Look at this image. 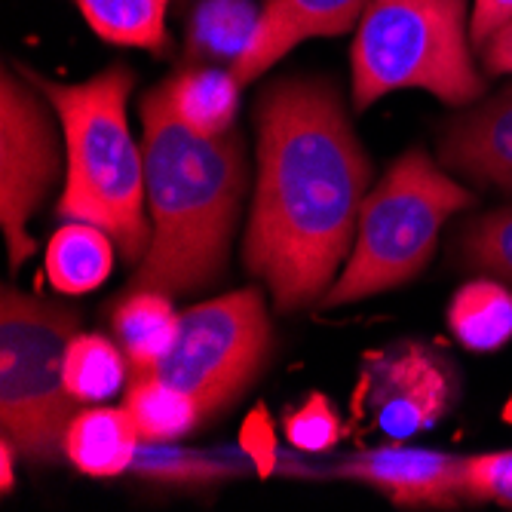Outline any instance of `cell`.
<instances>
[{"mask_svg":"<svg viewBox=\"0 0 512 512\" xmlns=\"http://www.w3.org/2000/svg\"><path fill=\"white\" fill-rule=\"evenodd\" d=\"M258 181L243 240L246 270L279 313L319 304L347 264L371 160L325 77H279L255 102Z\"/></svg>","mask_w":512,"mask_h":512,"instance_id":"1","label":"cell"},{"mask_svg":"<svg viewBox=\"0 0 512 512\" xmlns=\"http://www.w3.org/2000/svg\"><path fill=\"white\" fill-rule=\"evenodd\" d=\"M151 246L129 286L169 298L194 295L227 270L230 243L249 188L243 132L203 138L184 126L163 86L142 99Z\"/></svg>","mask_w":512,"mask_h":512,"instance_id":"2","label":"cell"},{"mask_svg":"<svg viewBox=\"0 0 512 512\" xmlns=\"http://www.w3.org/2000/svg\"><path fill=\"white\" fill-rule=\"evenodd\" d=\"M19 71L43 92L62 126L68 172L56 215L102 227L126 264H142L151 246V215L145 151H138L126 120L135 74L120 62L80 83Z\"/></svg>","mask_w":512,"mask_h":512,"instance_id":"3","label":"cell"},{"mask_svg":"<svg viewBox=\"0 0 512 512\" xmlns=\"http://www.w3.org/2000/svg\"><path fill=\"white\" fill-rule=\"evenodd\" d=\"M470 0H368L350 50L353 105L365 111L399 89H424L467 108L485 96L467 31Z\"/></svg>","mask_w":512,"mask_h":512,"instance_id":"4","label":"cell"},{"mask_svg":"<svg viewBox=\"0 0 512 512\" xmlns=\"http://www.w3.org/2000/svg\"><path fill=\"white\" fill-rule=\"evenodd\" d=\"M470 206L473 194L421 148L405 151L368 191L353 252L319 304L341 307L411 283L430 264L445 221Z\"/></svg>","mask_w":512,"mask_h":512,"instance_id":"5","label":"cell"},{"mask_svg":"<svg viewBox=\"0 0 512 512\" xmlns=\"http://www.w3.org/2000/svg\"><path fill=\"white\" fill-rule=\"evenodd\" d=\"M80 316L62 304L19 292L0 298V430L19 460L50 467L65 457V433L77 399L65 384L68 344Z\"/></svg>","mask_w":512,"mask_h":512,"instance_id":"6","label":"cell"},{"mask_svg":"<svg viewBox=\"0 0 512 512\" xmlns=\"http://www.w3.org/2000/svg\"><path fill=\"white\" fill-rule=\"evenodd\" d=\"M270 344L273 329L261 292L240 289L184 310L178 341L154 375L191 393L203 417H212L261 375Z\"/></svg>","mask_w":512,"mask_h":512,"instance_id":"7","label":"cell"},{"mask_svg":"<svg viewBox=\"0 0 512 512\" xmlns=\"http://www.w3.org/2000/svg\"><path fill=\"white\" fill-rule=\"evenodd\" d=\"M56 111L43 108V92L16 68L0 77V224L19 270L37 252L28 221L56 188L62 157Z\"/></svg>","mask_w":512,"mask_h":512,"instance_id":"8","label":"cell"},{"mask_svg":"<svg viewBox=\"0 0 512 512\" xmlns=\"http://www.w3.org/2000/svg\"><path fill=\"white\" fill-rule=\"evenodd\" d=\"M460 396L454 362L424 341H396L362 356L356 411L368 414L390 442L436 427Z\"/></svg>","mask_w":512,"mask_h":512,"instance_id":"9","label":"cell"},{"mask_svg":"<svg viewBox=\"0 0 512 512\" xmlns=\"http://www.w3.org/2000/svg\"><path fill=\"white\" fill-rule=\"evenodd\" d=\"M286 473L295 476H335L347 482H362L381 491L399 509H460L473 503L467 457L433 448L384 445L341 460L313 467L307 460H289Z\"/></svg>","mask_w":512,"mask_h":512,"instance_id":"10","label":"cell"},{"mask_svg":"<svg viewBox=\"0 0 512 512\" xmlns=\"http://www.w3.org/2000/svg\"><path fill=\"white\" fill-rule=\"evenodd\" d=\"M439 160L473 184L512 194V83L445 126Z\"/></svg>","mask_w":512,"mask_h":512,"instance_id":"11","label":"cell"},{"mask_svg":"<svg viewBox=\"0 0 512 512\" xmlns=\"http://www.w3.org/2000/svg\"><path fill=\"white\" fill-rule=\"evenodd\" d=\"M365 4L368 0H264L258 37L234 68L237 80L243 86L258 80L304 40L347 34L359 22Z\"/></svg>","mask_w":512,"mask_h":512,"instance_id":"12","label":"cell"},{"mask_svg":"<svg viewBox=\"0 0 512 512\" xmlns=\"http://www.w3.org/2000/svg\"><path fill=\"white\" fill-rule=\"evenodd\" d=\"M138 445L142 436L132 414L108 405L77 411L65 433V457L92 479H117L129 473Z\"/></svg>","mask_w":512,"mask_h":512,"instance_id":"13","label":"cell"},{"mask_svg":"<svg viewBox=\"0 0 512 512\" xmlns=\"http://www.w3.org/2000/svg\"><path fill=\"white\" fill-rule=\"evenodd\" d=\"M258 470L255 457L240 448H178L172 442H142L135 451L129 473L135 479H145L154 485H178V488H197V485H218L240 479Z\"/></svg>","mask_w":512,"mask_h":512,"instance_id":"14","label":"cell"},{"mask_svg":"<svg viewBox=\"0 0 512 512\" xmlns=\"http://www.w3.org/2000/svg\"><path fill=\"white\" fill-rule=\"evenodd\" d=\"M172 114L203 138H218L234 129L240 111V89L234 71L215 65L184 68L172 80L160 83Z\"/></svg>","mask_w":512,"mask_h":512,"instance_id":"15","label":"cell"},{"mask_svg":"<svg viewBox=\"0 0 512 512\" xmlns=\"http://www.w3.org/2000/svg\"><path fill=\"white\" fill-rule=\"evenodd\" d=\"M181 329V313L172 298L151 289H132L114 310V335L129 359L132 378L151 375L172 353Z\"/></svg>","mask_w":512,"mask_h":512,"instance_id":"16","label":"cell"},{"mask_svg":"<svg viewBox=\"0 0 512 512\" xmlns=\"http://www.w3.org/2000/svg\"><path fill=\"white\" fill-rule=\"evenodd\" d=\"M261 25V7L255 0H197L184 43L188 56L200 62H221L234 71L252 50Z\"/></svg>","mask_w":512,"mask_h":512,"instance_id":"17","label":"cell"},{"mask_svg":"<svg viewBox=\"0 0 512 512\" xmlns=\"http://www.w3.org/2000/svg\"><path fill=\"white\" fill-rule=\"evenodd\" d=\"M114 240L89 221H68L46 246V279L62 295H86L105 286L114 270Z\"/></svg>","mask_w":512,"mask_h":512,"instance_id":"18","label":"cell"},{"mask_svg":"<svg viewBox=\"0 0 512 512\" xmlns=\"http://www.w3.org/2000/svg\"><path fill=\"white\" fill-rule=\"evenodd\" d=\"M451 335L473 353H491L512 338V292L503 279L482 276L460 286L448 304Z\"/></svg>","mask_w":512,"mask_h":512,"instance_id":"19","label":"cell"},{"mask_svg":"<svg viewBox=\"0 0 512 512\" xmlns=\"http://www.w3.org/2000/svg\"><path fill=\"white\" fill-rule=\"evenodd\" d=\"M123 408L132 414L142 442H175L203 421L197 399L154 371L132 378Z\"/></svg>","mask_w":512,"mask_h":512,"instance_id":"20","label":"cell"},{"mask_svg":"<svg viewBox=\"0 0 512 512\" xmlns=\"http://www.w3.org/2000/svg\"><path fill=\"white\" fill-rule=\"evenodd\" d=\"M86 25L105 43L163 56L169 46V0H74Z\"/></svg>","mask_w":512,"mask_h":512,"instance_id":"21","label":"cell"},{"mask_svg":"<svg viewBox=\"0 0 512 512\" xmlns=\"http://www.w3.org/2000/svg\"><path fill=\"white\" fill-rule=\"evenodd\" d=\"M126 375H132L129 359L123 347L102 335H83L77 332L68 344L65 356V384L68 393L80 405L105 402L117 396L126 384Z\"/></svg>","mask_w":512,"mask_h":512,"instance_id":"22","label":"cell"},{"mask_svg":"<svg viewBox=\"0 0 512 512\" xmlns=\"http://www.w3.org/2000/svg\"><path fill=\"white\" fill-rule=\"evenodd\" d=\"M460 267L479 270L512 286V206L467 221L454 237Z\"/></svg>","mask_w":512,"mask_h":512,"instance_id":"23","label":"cell"},{"mask_svg":"<svg viewBox=\"0 0 512 512\" xmlns=\"http://www.w3.org/2000/svg\"><path fill=\"white\" fill-rule=\"evenodd\" d=\"M283 433L286 439L307 454L332 451L341 439V417L335 405L322 393H310L298 408L286 411L283 417Z\"/></svg>","mask_w":512,"mask_h":512,"instance_id":"24","label":"cell"},{"mask_svg":"<svg viewBox=\"0 0 512 512\" xmlns=\"http://www.w3.org/2000/svg\"><path fill=\"white\" fill-rule=\"evenodd\" d=\"M473 503H497L512 509V451L467 457Z\"/></svg>","mask_w":512,"mask_h":512,"instance_id":"25","label":"cell"},{"mask_svg":"<svg viewBox=\"0 0 512 512\" xmlns=\"http://www.w3.org/2000/svg\"><path fill=\"white\" fill-rule=\"evenodd\" d=\"M506 22H512V0H473V13H470L473 46H479Z\"/></svg>","mask_w":512,"mask_h":512,"instance_id":"26","label":"cell"},{"mask_svg":"<svg viewBox=\"0 0 512 512\" xmlns=\"http://www.w3.org/2000/svg\"><path fill=\"white\" fill-rule=\"evenodd\" d=\"M255 463H258V473H273V463H276V448H273V436H270V421L264 411H255L246 424V445H243Z\"/></svg>","mask_w":512,"mask_h":512,"instance_id":"27","label":"cell"},{"mask_svg":"<svg viewBox=\"0 0 512 512\" xmlns=\"http://www.w3.org/2000/svg\"><path fill=\"white\" fill-rule=\"evenodd\" d=\"M476 50L488 74H512V22L497 28L491 37H485Z\"/></svg>","mask_w":512,"mask_h":512,"instance_id":"28","label":"cell"},{"mask_svg":"<svg viewBox=\"0 0 512 512\" xmlns=\"http://www.w3.org/2000/svg\"><path fill=\"white\" fill-rule=\"evenodd\" d=\"M16 460H19V454L13 448V442L7 436H0V488H4V494H10L13 485H16V476H13V463Z\"/></svg>","mask_w":512,"mask_h":512,"instance_id":"29","label":"cell"}]
</instances>
